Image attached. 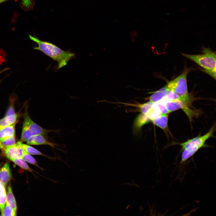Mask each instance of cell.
<instances>
[{
    "mask_svg": "<svg viewBox=\"0 0 216 216\" xmlns=\"http://www.w3.org/2000/svg\"><path fill=\"white\" fill-rule=\"evenodd\" d=\"M29 37L30 40L38 45V46L34 47V50L41 51L57 62V70L65 66L70 59L75 57L74 53L69 50H63L51 43L41 40L37 37L30 34Z\"/></svg>",
    "mask_w": 216,
    "mask_h": 216,
    "instance_id": "cell-1",
    "label": "cell"
},
{
    "mask_svg": "<svg viewBox=\"0 0 216 216\" xmlns=\"http://www.w3.org/2000/svg\"><path fill=\"white\" fill-rule=\"evenodd\" d=\"M202 54L191 55L182 53V55L194 62L203 69L204 71L216 79V55L209 48L203 47Z\"/></svg>",
    "mask_w": 216,
    "mask_h": 216,
    "instance_id": "cell-2",
    "label": "cell"
},
{
    "mask_svg": "<svg viewBox=\"0 0 216 216\" xmlns=\"http://www.w3.org/2000/svg\"><path fill=\"white\" fill-rule=\"evenodd\" d=\"M215 130L214 124L208 131L202 136H199L187 141L180 143L179 145L183 150L180 163L182 164L193 156L200 149L204 146L206 141L211 137Z\"/></svg>",
    "mask_w": 216,
    "mask_h": 216,
    "instance_id": "cell-3",
    "label": "cell"
},
{
    "mask_svg": "<svg viewBox=\"0 0 216 216\" xmlns=\"http://www.w3.org/2000/svg\"><path fill=\"white\" fill-rule=\"evenodd\" d=\"M192 69L191 68L185 67L181 74L167 84L170 90L174 92L188 105L190 104L191 101L188 91L187 77Z\"/></svg>",
    "mask_w": 216,
    "mask_h": 216,
    "instance_id": "cell-4",
    "label": "cell"
},
{
    "mask_svg": "<svg viewBox=\"0 0 216 216\" xmlns=\"http://www.w3.org/2000/svg\"><path fill=\"white\" fill-rule=\"evenodd\" d=\"M21 140L26 142L31 136L37 134H42L47 137L48 134L56 130L44 129L40 126L30 118L28 113L25 112L24 116Z\"/></svg>",
    "mask_w": 216,
    "mask_h": 216,
    "instance_id": "cell-5",
    "label": "cell"
},
{
    "mask_svg": "<svg viewBox=\"0 0 216 216\" xmlns=\"http://www.w3.org/2000/svg\"><path fill=\"white\" fill-rule=\"evenodd\" d=\"M163 104L170 112L182 109L191 120L193 116L192 111L188 106V105L181 100H178L164 102H159Z\"/></svg>",
    "mask_w": 216,
    "mask_h": 216,
    "instance_id": "cell-6",
    "label": "cell"
},
{
    "mask_svg": "<svg viewBox=\"0 0 216 216\" xmlns=\"http://www.w3.org/2000/svg\"><path fill=\"white\" fill-rule=\"evenodd\" d=\"M3 151L5 156L10 160L14 159L22 158L23 153V149L19 142L14 145L5 146Z\"/></svg>",
    "mask_w": 216,
    "mask_h": 216,
    "instance_id": "cell-7",
    "label": "cell"
},
{
    "mask_svg": "<svg viewBox=\"0 0 216 216\" xmlns=\"http://www.w3.org/2000/svg\"><path fill=\"white\" fill-rule=\"evenodd\" d=\"M48 137L42 134H37L33 136L26 141L27 144L31 145H46L50 146L57 149L58 145L54 143L49 141Z\"/></svg>",
    "mask_w": 216,
    "mask_h": 216,
    "instance_id": "cell-8",
    "label": "cell"
},
{
    "mask_svg": "<svg viewBox=\"0 0 216 216\" xmlns=\"http://www.w3.org/2000/svg\"><path fill=\"white\" fill-rule=\"evenodd\" d=\"M170 91L166 84L164 87L154 92L149 97V101L153 103L160 101L165 97Z\"/></svg>",
    "mask_w": 216,
    "mask_h": 216,
    "instance_id": "cell-9",
    "label": "cell"
},
{
    "mask_svg": "<svg viewBox=\"0 0 216 216\" xmlns=\"http://www.w3.org/2000/svg\"><path fill=\"white\" fill-rule=\"evenodd\" d=\"M12 178L9 164L6 162L0 169V181L5 186Z\"/></svg>",
    "mask_w": 216,
    "mask_h": 216,
    "instance_id": "cell-10",
    "label": "cell"
},
{
    "mask_svg": "<svg viewBox=\"0 0 216 216\" xmlns=\"http://www.w3.org/2000/svg\"><path fill=\"white\" fill-rule=\"evenodd\" d=\"M168 115L169 114H162L151 121L154 124L166 131L168 130Z\"/></svg>",
    "mask_w": 216,
    "mask_h": 216,
    "instance_id": "cell-11",
    "label": "cell"
},
{
    "mask_svg": "<svg viewBox=\"0 0 216 216\" xmlns=\"http://www.w3.org/2000/svg\"><path fill=\"white\" fill-rule=\"evenodd\" d=\"M20 145L23 150L31 155H39L45 156L52 160H56V158L47 156L40 152L28 144L23 143L21 141H19Z\"/></svg>",
    "mask_w": 216,
    "mask_h": 216,
    "instance_id": "cell-12",
    "label": "cell"
},
{
    "mask_svg": "<svg viewBox=\"0 0 216 216\" xmlns=\"http://www.w3.org/2000/svg\"><path fill=\"white\" fill-rule=\"evenodd\" d=\"M15 123L0 129V140L15 135Z\"/></svg>",
    "mask_w": 216,
    "mask_h": 216,
    "instance_id": "cell-13",
    "label": "cell"
},
{
    "mask_svg": "<svg viewBox=\"0 0 216 216\" xmlns=\"http://www.w3.org/2000/svg\"><path fill=\"white\" fill-rule=\"evenodd\" d=\"M17 118V115L16 113L6 115L4 118L0 119V129L15 123Z\"/></svg>",
    "mask_w": 216,
    "mask_h": 216,
    "instance_id": "cell-14",
    "label": "cell"
},
{
    "mask_svg": "<svg viewBox=\"0 0 216 216\" xmlns=\"http://www.w3.org/2000/svg\"><path fill=\"white\" fill-rule=\"evenodd\" d=\"M6 203L16 212L17 208L16 201L12 188L10 185L8 186V187Z\"/></svg>",
    "mask_w": 216,
    "mask_h": 216,
    "instance_id": "cell-15",
    "label": "cell"
},
{
    "mask_svg": "<svg viewBox=\"0 0 216 216\" xmlns=\"http://www.w3.org/2000/svg\"><path fill=\"white\" fill-rule=\"evenodd\" d=\"M7 193L5 186L0 181V211H3L6 202Z\"/></svg>",
    "mask_w": 216,
    "mask_h": 216,
    "instance_id": "cell-16",
    "label": "cell"
},
{
    "mask_svg": "<svg viewBox=\"0 0 216 216\" xmlns=\"http://www.w3.org/2000/svg\"><path fill=\"white\" fill-rule=\"evenodd\" d=\"M11 160L20 167L26 171L32 173L33 172H35L28 166L26 161L22 158L14 159Z\"/></svg>",
    "mask_w": 216,
    "mask_h": 216,
    "instance_id": "cell-17",
    "label": "cell"
},
{
    "mask_svg": "<svg viewBox=\"0 0 216 216\" xmlns=\"http://www.w3.org/2000/svg\"><path fill=\"white\" fill-rule=\"evenodd\" d=\"M22 158L26 162L34 165L42 171H44V169L39 166L34 158L31 154L28 153L24 150H23V153Z\"/></svg>",
    "mask_w": 216,
    "mask_h": 216,
    "instance_id": "cell-18",
    "label": "cell"
},
{
    "mask_svg": "<svg viewBox=\"0 0 216 216\" xmlns=\"http://www.w3.org/2000/svg\"><path fill=\"white\" fill-rule=\"evenodd\" d=\"M35 4L34 0H22L20 5L24 10L28 11L33 9Z\"/></svg>",
    "mask_w": 216,
    "mask_h": 216,
    "instance_id": "cell-19",
    "label": "cell"
},
{
    "mask_svg": "<svg viewBox=\"0 0 216 216\" xmlns=\"http://www.w3.org/2000/svg\"><path fill=\"white\" fill-rule=\"evenodd\" d=\"M150 120L146 115L142 113L139 115L136 118L135 125L137 128H140Z\"/></svg>",
    "mask_w": 216,
    "mask_h": 216,
    "instance_id": "cell-20",
    "label": "cell"
},
{
    "mask_svg": "<svg viewBox=\"0 0 216 216\" xmlns=\"http://www.w3.org/2000/svg\"><path fill=\"white\" fill-rule=\"evenodd\" d=\"M152 107L162 114H167L170 113L165 106L162 103L158 102L153 103Z\"/></svg>",
    "mask_w": 216,
    "mask_h": 216,
    "instance_id": "cell-21",
    "label": "cell"
},
{
    "mask_svg": "<svg viewBox=\"0 0 216 216\" xmlns=\"http://www.w3.org/2000/svg\"><path fill=\"white\" fill-rule=\"evenodd\" d=\"M1 216H11L16 215V212L6 203L3 211L1 212Z\"/></svg>",
    "mask_w": 216,
    "mask_h": 216,
    "instance_id": "cell-22",
    "label": "cell"
},
{
    "mask_svg": "<svg viewBox=\"0 0 216 216\" xmlns=\"http://www.w3.org/2000/svg\"><path fill=\"white\" fill-rule=\"evenodd\" d=\"M1 141L5 147L14 145L16 143L15 135L1 140Z\"/></svg>",
    "mask_w": 216,
    "mask_h": 216,
    "instance_id": "cell-23",
    "label": "cell"
},
{
    "mask_svg": "<svg viewBox=\"0 0 216 216\" xmlns=\"http://www.w3.org/2000/svg\"><path fill=\"white\" fill-rule=\"evenodd\" d=\"M152 103L149 101L142 104L140 106V108L142 113L146 115L151 108Z\"/></svg>",
    "mask_w": 216,
    "mask_h": 216,
    "instance_id": "cell-24",
    "label": "cell"
},
{
    "mask_svg": "<svg viewBox=\"0 0 216 216\" xmlns=\"http://www.w3.org/2000/svg\"><path fill=\"white\" fill-rule=\"evenodd\" d=\"M15 114L13 108H11L8 110L6 115H10Z\"/></svg>",
    "mask_w": 216,
    "mask_h": 216,
    "instance_id": "cell-25",
    "label": "cell"
},
{
    "mask_svg": "<svg viewBox=\"0 0 216 216\" xmlns=\"http://www.w3.org/2000/svg\"><path fill=\"white\" fill-rule=\"evenodd\" d=\"M4 147L5 146L3 145L0 140V149L3 151L4 149Z\"/></svg>",
    "mask_w": 216,
    "mask_h": 216,
    "instance_id": "cell-26",
    "label": "cell"
},
{
    "mask_svg": "<svg viewBox=\"0 0 216 216\" xmlns=\"http://www.w3.org/2000/svg\"><path fill=\"white\" fill-rule=\"evenodd\" d=\"M8 0H0V1L2 3H3L6 1H7Z\"/></svg>",
    "mask_w": 216,
    "mask_h": 216,
    "instance_id": "cell-27",
    "label": "cell"
},
{
    "mask_svg": "<svg viewBox=\"0 0 216 216\" xmlns=\"http://www.w3.org/2000/svg\"><path fill=\"white\" fill-rule=\"evenodd\" d=\"M5 70V69L3 70H2L0 71V74H1Z\"/></svg>",
    "mask_w": 216,
    "mask_h": 216,
    "instance_id": "cell-28",
    "label": "cell"
},
{
    "mask_svg": "<svg viewBox=\"0 0 216 216\" xmlns=\"http://www.w3.org/2000/svg\"><path fill=\"white\" fill-rule=\"evenodd\" d=\"M2 3L0 1V4Z\"/></svg>",
    "mask_w": 216,
    "mask_h": 216,
    "instance_id": "cell-29",
    "label": "cell"
}]
</instances>
